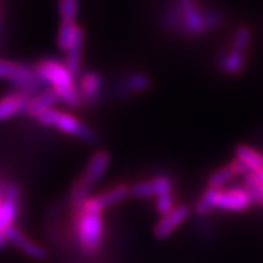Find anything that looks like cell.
Wrapping results in <instances>:
<instances>
[{"label": "cell", "mask_w": 263, "mask_h": 263, "mask_svg": "<svg viewBox=\"0 0 263 263\" xmlns=\"http://www.w3.org/2000/svg\"><path fill=\"white\" fill-rule=\"evenodd\" d=\"M3 199H8L12 202H16L19 203L21 200V189L18 184L15 183H8L5 187H3Z\"/></svg>", "instance_id": "cell-27"}, {"label": "cell", "mask_w": 263, "mask_h": 263, "mask_svg": "<svg viewBox=\"0 0 263 263\" xmlns=\"http://www.w3.org/2000/svg\"><path fill=\"white\" fill-rule=\"evenodd\" d=\"M151 78L149 75L143 72H130L123 78L122 91L126 92V95H138L146 92L151 88Z\"/></svg>", "instance_id": "cell-17"}, {"label": "cell", "mask_w": 263, "mask_h": 263, "mask_svg": "<svg viewBox=\"0 0 263 263\" xmlns=\"http://www.w3.org/2000/svg\"><path fill=\"white\" fill-rule=\"evenodd\" d=\"M130 196V186L127 184H117L114 187L105 190L98 195H91L86 199L82 208L79 211L89 212V214H103L105 209L114 206L123 202L124 199ZM78 211V212H79Z\"/></svg>", "instance_id": "cell-7"}, {"label": "cell", "mask_w": 263, "mask_h": 263, "mask_svg": "<svg viewBox=\"0 0 263 263\" xmlns=\"http://www.w3.org/2000/svg\"><path fill=\"white\" fill-rule=\"evenodd\" d=\"M38 122L43 126L56 127L60 132L70 135V136H75L82 142L95 143L98 141V135L95 133L92 127L86 126L79 117H76L73 114L66 113V111L57 110V108H51L44 114H41Z\"/></svg>", "instance_id": "cell-5"}, {"label": "cell", "mask_w": 263, "mask_h": 263, "mask_svg": "<svg viewBox=\"0 0 263 263\" xmlns=\"http://www.w3.org/2000/svg\"><path fill=\"white\" fill-rule=\"evenodd\" d=\"M89 189H91V186L86 184L82 179L79 180V181H76V184L72 189V192H70V196H69V202H70V206H72L73 211L78 212L85 202H86V199L91 196L89 195Z\"/></svg>", "instance_id": "cell-21"}, {"label": "cell", "mask_w": 263, "mask_h": 263, "mask_svg": "<svg viewBox=\"0 0 263 263\" xmlns=\"http://www.w3.org/2000/svg\"><path fill=\"white\" fill-rule=\"evenodd\" d=\"M154 184L157 190V197L164 196V195H173L174 193V181L167 174H160L154 177ZM155 197V199H157Z\"/></svg>", "instance_id": "cell-24"}, {"label": "cell", "mask_w": 263, "mask_h": 263, "mask_svg": "<svg viewBox=\"0 0 263 263\" xmlns=\"http://www.w3.org/2000/svg\"><path fill=\"white\" fill-rule=\"evenodd\" d=\"M253 40V31L249 25H240L238 28L235 29L234 35H233V43H231V48H235L241 53L249 51V47L252 44Z\"/></svg>", "instance_id": "cell-20"}, {"label": "cell", "mask_w": 263, "mask_h": 263, "mask_svg": "<svg viewBox=\"0 0 263 263\" xmlns=\"http://www.w3.org/2000/svg\"><path fill=\"white\" fill-rule=\"evenodd\" d=\"M190 216L189 205H177L170 214L161 216V219L154 227V235L158 240H165L173 234L183 222Z\"/></svg>", "instance_id": "cell-8"}, {"label": "cell", "mask_w": 263, "mask_h": 263, "mask_svg": "<svg viewBox=\"0 0 263 263\" xmlns=\"http://www.w3.org/2000/svg\"><path fill=\"white\" fill-rule=\"evenodd\" d=\"M38 78L50 85L56 91L60 100L69 107H78L82 103V98L78 89V82L73 72L66 66L65 62L57 59H43L34 66Z\"/></svg>", "instance_id": "cell-2"}, {"label": "cell", "mask_w": 263, "mask_h": 263, "mask_svg": "<svg viewBox=\"0 0 263 263\" xmlns=\"http://www.w3.org/2000/svg\"><path fill=\"white\" fill-rule=\"evenodd\" d=\"M105 235L103 214L76 212L75 237L78 247L85 256H95L101 250Z\"/></svg>", "instance_id": "cell-4"}, {"label": "cell", "mask_w": 263, "mask_h": 263, "mask_svg": "<svg viewBox=\"0 0 263 263\" xmlns=\"http://www.w3.org/2000/svg\"><path fill=\"white\" fill-rule=\"evenodd\" d=\"M6 237H8V241H10V243H13L16 247H19L24 253L28 254L29 257L37 259V260H44L47 257V252L41 246H38L35 241H32L31 238H28L16 227L9 228L6 231Z\"/></svg>", "instance_id": "cell-13"}, {"label": "cell", "mask_w": 263, "mask_h": 263, "mask_svg": "<svg viewBox=\"0 0 263 263\" xmlns=\"http://www.w3.org/2000/svg\"><path fill=\"white\" fill-rule=\"evenodd\" d=\"M79 28L81 25H78L76 21H62L57 34V46L62 51H67L70 48L79 32Z\"/></svg>", "instance_id": "cell-18"}, {"label": "cell", "mask_w": 263, "mask_h": 263, "mask_svg": "<svg viewBox=\"0 0 263 263\" xmlns=\"http://www.w3.org/2000/svg\"><path fill=\"white\" fill-rule=\"evenodd\" d=\"M165 16L170 29L187 37H200L211 32L224 21L219 10L203 9L199 0H174Z\"/></svg>", "instance_id": "cell-1"}, {"label": "cell", "mask_w": 263, "mask_h": 263, "mask_svg": "<svg viewBox=\"0 0 263 263\" xmlns=\"http://www.w3.org/2000/svg\"><path fill=\"white\" fill-rule=\"evenodd\" d=\"M78 0H60L59 2V13L62 21H76L78 16Z\"/></svg>", "instance_id": "cell-25"}, {"label": "cell", "mask_w": 263, "mask_h": 263, "mask_svg": "<svg viewBox=\"0 0 263 263\" xmlns=\"http://www.w3.org/2000/svg\"><path fill=\"white\" fill-rule=\"evenodd\" d=\"M18 212L19 203L8 200V199H3V202L0 205V231L2 233H6L9 228L13 227Z\"/></svg>", "instance_id": "cell-19"}, {"label": "cell", "mask_w": 263, "mask_h": 263, "mask_svg": "<svg viewBox=\"0 0 263 263\" xmlns=\"http://www.w3.org/2000/svg\"><path fill=\"white\" fill-rule=\"evenodd\" d=\"M243 181H245V187L249 190L250 196L253 197L254 203L263 206V183L260 180L254 176L253 173H246L243 176Z\"/></svg>", "instance_id": "cell-22"}, {"label": "cell", "mask_w": 263, "mask_h": 263, "mask_svg": "<svg viewBox=\"0 0 263 263\" xmlns=\"http://www.w3.org/2000/svg\"><path fill=\"white\" fill-rule=\"evenodd\" d=\"M246 173H249V170H247V167H246L241 161H231L230 164H226V165L219 167V168L214 171L209 176V179H208V187L222 189L227 183L233 181V180L240 177V176L243 177Z\"/></svg>", "instance_id": "cell-10"}, {"label": "cell", "mask_w": 263, "mask_h": 263, "mask_svg": "<svg viewBox=\"0 0 263 263\" xmlns=\"http://www.w3.org/2000/svg\"><path fill=\"white\" fill-rule=\"evenodd\" d=\"M219 69L228 76L240 75L246 67V53L235 48H230L218 60Z\"/></svg>", "instance_id": "cell-16"}, {"label": "cell", "mask_w": 263, "mask_h": 263, "mask_svg": "<svg viewBox=\"0 0 263 263\" xmlns=\"http://www.w3.org/2000/svg\"><path fill=\"white\" fill-rule=\"evenodd\" d=\"M130 196L136 199H149V197H157V190L154 180H142L130 186Z\"/></svg>", "instance_id": "cell-23"}, {"label": "cell", "mask_w": 263, "mask_h": 263, "mask_svg": "<svg viewBox=\"0 0 263 263\" xmlns=\"http://www.w3.org/2000/svg\"><path fill=\"white\" fill-rule=\"evenodd\" d=\"M6 241H8V237H6V233H2V231H0V249H2L3 246L6 245Z\"/></svg>", "instance_id": "cell-28"}, {"label": "cell", "mask_w": 263, "mask_h": 263, "mask_svg": "<svg viewBox=\"0 0 263 263\" xmlns=\"http://www.w3.org/2000/svg\"><path fill=\"white\" fill-rule=\"evenodd\" d=\"M31 98H32L31 95L25 94L22 91L5 95L0 100V122L12 119V117L24 113V111L27 113V108H28Z\"/></svg>", "instance_id": "cell-12"}, {"label": "cell", "mask_w": 263, "mask_h": 263, "mask_svg": "<svg viewBox=\"0 0 263 263\" xmlns=\"http://www.w3.org/2000/svg\"><path fill=\"white\" fill-rule=\"evenodd\" d=\"M0 78L9 81L10 84L19 88V91L31 97L43 91L41 86L44 85V82L38 78L34 67H28L22 63L10 62V60H2V59H0Z\"/></svg>", "instance_id": "cell-6"}, {"label": "cell", "mask_w": 263, "mask_h": 263, "mask_svg": "<svg viewBox=\"0 0 263 263\" xmlns=\"http://www.w3.org/2000/svg\"><path fill=\"white\" fill-rule=\"evenodd\" d=\"M110 161H111V155H110L108 151H97L94 155L91 157L89 162L86 164L84 174H82L81 179L84 180L86 184H89V186L95 184L107 173V170L110 167Z\"/></svg>", "instance_id": "cell-11"}, {"label": "cell", "mask_w": 263, "mask_h": 263, "mask_svg": "<svg viewBox=\"0 0 263 263\" xmlns=\"http://www.w3.org/2000/svg\"><path fill=\"white\" fill-rule=\"evenodd\" d=\"M253 205V197L250 196L245 186L230 189L208 187L195 205V212L200 216L209 215L215 209L228 212H245Z\"/></svg>", "instance_id": "cell-3"}, {"label": "cell", "mask_w": 263, "mask_h": 263, "mask_svg": "<svg viewBox=\"0 0 263 263\" xmlns=\"http://www.w3.org/2000/svg\"><path fill=\"white\" fill-rule=\"evenodd\" d=\"M84 47H85V29L81 27L79 32L76 35L73 44L66 51L65 63L66 66L73 72V75H81L82 69V59H84Z\"/></svg>", "instance_id": "cell-15"}, {"label": "cell", "mask_w": 263, "mask_h": 263, "mask_svg": "<svg viewBox=\"0 0 263 263\" xmlns=\"http://www.w3.org/2000/svg\"><path fill=\"white\" fill-rule=\"evenodd\" d=\"M176 206H177V205H176L174 193H173V195H164V196H160L155 199V211H157V214L161 216L170 214Z\"/></svg>", "instance_id": "cell-26"}, {"label": "cell", "mask_w": 263, "mask_h": 263, "mask_svg": "<svg viewBox=\"0 0 263 263\" xmlns=\"http://www.w3.org/2000/svg\"><path fill=\"white\" fill-rule=\"evenodd\" d=\"M60 100V97L57 94L53 88H47V89H43L37 94L34 95L31 100H29L28 108H27V114L32 119H40L41 114H44L48 110L54 108V104Z\"/></svg>", "instance_id": "cell-14"}, {"label": "cell", "mask_w": 263, "mask_h": 263, "mask_svg": "<svg viewBox=\"0 0 263 263\" xmlns=\"http://www.w3.org/2000/svg\"><path fill=\"white\" fill-rule=\"evenodd\" d=\"M78 89L82 101L88 104H94L100 100L104 89V78L101 73L95 70H88L79 76Z\"/></svg>", "instance_id": "cell-9"}, {"label": "cell", "mask_w": 263, "mask_h": 263, "mask_svg": "<svg viewBox=\"0 0 263 263\" xmlns=\"http://www.w3.org/2000/svg\"><path fill=\"white\" fill-rule=\"evenodd\" d=\"M2 202H3V196L0 195V205H2Z\"/></svg>", "instance_id": "cell-29"}]
</instances>
